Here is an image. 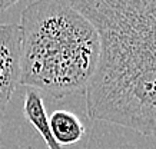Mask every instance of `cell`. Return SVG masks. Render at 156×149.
<instances>
[{
  "instance_id": "1",
  "label": "cell",
  "mask_w": 156,
  "mask_h": 149,
  "mask_svg": "<svg viewBox=\"0 0 156 149\" xmlns=\"http://www.w3.org/2000/svg\"><path fill=\"white\" fill-rule=\"evenodd\" d=\"M70 6L100 39L85 92L89 119L156 139V0H70Z\"/></svg>"
},
{
  "instance_id": "2",
  "label": "cell",
  "mask_w": 156,
  "mask_h": 149,
  "mask_svg": "<svg viewBox=\"0 0 156 149\" xmlns=\"http://www.w3.org/2000/svg\"><path fill=\"white\" fill-rule=\"evenodd\" d=\"M19 85L53 98L85 93L99 63L95 26L63 0H36L20 15Z\"/></svg>"
},
{
  "instance_id": "3",
  "label": "cell",
  "mask_w": 156,
  "mask_h": 149,
  "mask_svg": "<svg viewBox=\"0 0 156 149\" xmlns=\"http://www.w3.org/2000/svg\"><path fill=\"white\" fill-rule=\"evenodd\" d=\"M20 80V27L0 24V112L13 96Z\"/></svg>"
},
{
  "instance_id": "4",
  "label": "cell",
  "mask_w": 156,
  "mask_h": 149,
  "mask_svg": "<svg viewBox=\"0 0 156 149\" xmlns=\"http://www.w3.org/2000/svg\"><path fill=\"white\" fill-rule=\"evenodd\" d=\"M23 113L26 116V119L32 123V126L40 133L48 149H66L57 144L53 138L52 132H50L46 106H44L43 98L39 93V90H36V89H27L26 90L23 101Z\"/></svg>"
},
{
  "instance_id": "5",
  "label": "cell",
  "mask_w": 156,
  "mask_h": 149,
  "mask_svg": "<svg viewBox=\"0 0 156 149\" xmlns=\"http://www.w3.org/2000/svg\"><path fill=\"white\" fill-rule=\"evenodd\" d=\"M50 132L57 144L66 148L75 145L85 136V126L73 112L59 109L49 116Z\"/></svg>"
},
{
  "instance_id": "6",
  "label": "cell",
  "mask_w": 156,
  "mask_h": 149,
  "mask_svg": "<svg viewBox=\"0 0 156 149\" xmlns=\"http://www.w3.org/2000/svg\"><path fill=\"white\" fill-rule=\"evenodd\" d=\"M13 5L14 3H12V2H0V12H3L5 9H7V7H10Z\"/></svg>"
},
{
  "instance_id": "7",
  "label": "cell",
  "mask_w": 156,
  "mask_h": 149,
  "mask_svg": "<svg viewBox=\"0 0 156 149\" xmlns=\"http://www.w3.org/2000/svg\"><path fill=\"white\" fill-rule=\"evenodd\" d=\"M24 149H33V148H24Z\"/></svg>"
},
{
  "instance_id": "8",
  "label": "cell",
  "mask_w": 156,
  "mask_h": 149,
  "mask_svg": "<svg viewBox=\"0 0 156 149\" xmlns=\"http://www.w3.org/2000/svg\"><path fill=\"white\" fill-rule=\"evenodd\" d=\"M0 132H2V126H0Z\"/></svg>"
}]
</instances>
